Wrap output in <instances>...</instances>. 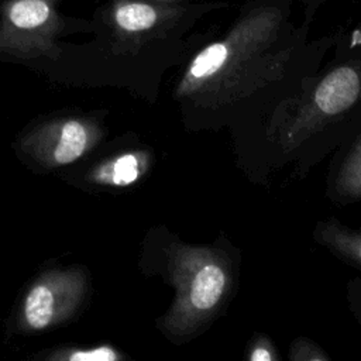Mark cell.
Returning a JSON list of instances; mask_svg holds the SVG:
<instances>
[{
  "instance_id": "cell-1",
  "label": "cell",
  "mask_w": 361,
  "mask_h": 361,
  "mask_svg": "<svg viewBox=\"0 0 361 361\" xmlns=\"http://www.w3.org/2000/svg\"><path fill=\"white\" fill-rule=\"evenodd\" d=\"M317 59L278 6L244 11L180 72L172 97L185 131L227 130L250 179L265 137L317 75Z\"/></svg>"
},
{
  "instance_id": "cell-2",
  "label": "cell",
  "mask_w": 361,
  "mask_h": 361,
  "mask_svg": "<svg viewBox=\"0 0 361 361\" xmlns=\"http://www.w3.org/2000/svg\"><path fill=\"white\" fill-rule=\"evenodd\" d=\"M154 272L173 289L157 322L175 345L204 334L231 305L241 278L243 251L226 234L210 243H189L162 226L152 238Z\"/></svg>"
},
{
  "instance_id": "cell-3",
  "label": "cell",
  "mask_w": 361,
  "mask_h": 361,
  "mask_svg": "<svg viewBox=\"0 0 361 361\" xmlns=\"http://www.w3.org/2000/svg\"><path fill=\"white\" fill-rule=\"evenodd\" d=\"M361 58H348L316 75L307 89L265 137L251 182H265L272 171L295 164L305 176L323 157L322 137L344 126L361 103Z\"/></svg>"
},
{
  "instance_id": "cell-4",
  "label": "cell",
  "mask_w": 361,
  "mask_h": 361,
  "mask_svg": "<svg viewBox=\"0 0 361 361\" xmlns=\"http://www.w3.org/2000/svg\"><path fill=\"white\" fill-rule=\"evenodd\" d=\"M59 0H6L0 7V54L17 58H58L63 30Z\"/></svg>"
},
{
  "instance_id": "cell-5",
  "label": "cell",
  "mask_w": 361,
  "mask_h": 361,
  "mask_svg": "<svg viewBox=\"0 0 361 361\" xmlns=\"http://www.w3.org/2000/svg\"><path fill=\"white\" fill-rule=\"evenodd\" d=\"M86 289L85 274L62 269L42 274L28 289L21 324L28 330H45L69 319L79 307Z\"/></svg>"
},
{
  "instance_id": "cell-6",
  "label": "cell",
  "mask_w": 361,
  "mask_h": 361,
  "mask_svg": "<svg viewBox=\"0 0 361 361\" xmlns=\"http://www.w3.org/2000/svg\"><path fill=\"white\" fill-rule=\"evenodd\" d=\"M102 138L100 127L87 118L63 117L32 130L21 148L39 164L55 168L86 155Z\"/></svg>"
},
{
  "instance_id": "cell-7",
  "label": "cell",
  "mask_w": 361,
  "mask_h": 361,
  "mask_svg": "<svg viewBox=\"0 0 361 361\" xmlns=\"http://www.w3.org/2000/svg\"><path fill=\"white\" fill-rule=\"evenodd\" d=\"M180 17L178 7L151 0H116L110 21L127 49L138 51L155 39H166Z\"/></svg>"
},
{
  "instance_id": "cell-8",
  "label": "cell",
  "mask_w": 361,
  "mask_h": 361,
  "mask_svg": "<svg viewBox=\"0 0 361 361\" xmlns=\"http://www.w3.org/2000/svg\"><path fill=\"white\" fill-rule=\"evenodd\" d=\"M326 196L337 206L361 202V128L331 164Z\"/></svg>"
},
{
  "instance_id": "cell-9",
  "label": "cell",
  "mask_w": 361,
  "mask_h": 361,
  "mask_svg": "<svg viewBox=\"0 0 361 361\" xmlns=\"http://www.w3.org/2000/svg\"><path fill=\"white\" fill-rule=\"evenodd\" d=\"M312 238L337 259L361 272V226H348L330 216L316 221Z\"/></svg>"
},
{
  "instance_id": "cell-10",
  "label": "cell",
  "mask_w": 361,
  "mask_h": 361,
  "mask_svg": "<svg viewBox=\"0 0 361 361\" xmlns=\"http://www.w3.org/2000/svg\"><path fill=\"white\" fill-rule=\"evenodd\" d=\"M152 155L145 149H134L111 157L93 173L97 183L124 188L138 182L151 168Z\"/></svg>"
},
{
  "instance_id": "cell-11",
  "label": "cell",
  "mask_w": 361,
  "mask_h": 361,
  "mask_svg": "<svg viewBox=\"0 0 361 361\" xmlns=\"http://www.w3.org/2000/svg\"><path fill=\"white\" fill-rule=\"evenodd\" d=\"M54 358L69 361H117L121 360V354L109 345H99L92 348H73L71 351H62L55 354Z\"/></svg>"
},
{
  "instance_id": "cell-12",
  "label": "cell",
  "mask_w": 361,
  "mask_h": 361,
  "mask_svg": "<svg viewBox=\"0 0 361 361\" xmlns=\"http://www.w3.org/2000/svg\"><path fill=\"white\" fill-rule=\"evenodd\" d=\"M290 361H330V355L312 338L296 337L288 351Z\"/></svg>"
},
{
  "instance_id": "cell-13",
  "label": "cell",
  "mask_w": 361,
  "mask_h": 361,
  "mask_svg": "<svg viewBox=\"0 0 361 361\" xmlns=\"http://www.w3.org/2000/svg\"><path fill=\"white\" fill-rule=\"evenodd\" d=\"M245 357L250 361H281L278 347L265 333H257L250 338Z\"/></svg>"
},
{
  "instance_id": "cell-14",
  "label": "cell",
  "mask_w": 361,
  "mask_h": 361,
  "mask_svg": "<svg viewBox=\"0 0 361 361\" xmlns=\"http://www.w3.org/2000/svg\"><path fill=\"white\" fill-rule=\"evenodd\" d=\"M347 306L361 329V275H357L345 283Z\"/></svg>"
},
{
  "instance_id": "cell-15",
  "label": "cell",
  "mask_w": 361,
  "mask_h": 361,
  "mask_svg": "<svg viewBox=\"0 0 361 361\" xmlns=\"http://www.w3.org/2000/svg\"><path fill=\"white\" fill-rule=\"evenodd\" d=\"M151 1H158V3H172V1H179V0H151Z\"/></svg>"
},
{
  "instance_id": "cell-16",
  "label": "cell",
  "mask_w": 361,
  "mask_h": 361,
  "mask_svg": "<svg viewBox=\"0 0 361 361\" xmlns=\"http://www.w3.org/2000/svg\"><path fill=\"white\" fill-rule=\"evenodd\" d=\"M360 99H361V93H360Z\"/></svg>"
}]
</instances>
